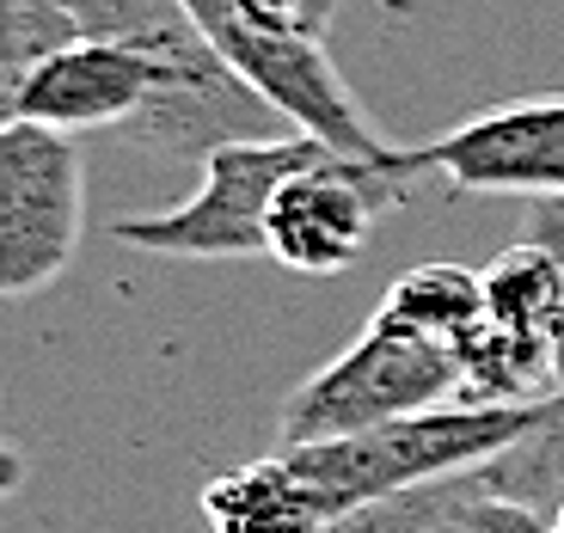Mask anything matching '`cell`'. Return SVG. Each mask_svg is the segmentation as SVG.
<instances>
[{
    "mask_svg": "<svg viewBox=\"0 0 564 533\" xmlns=\"http://www.w3.org/2000/svg\"><path fill=\"white\" fill-rule=\"evenodd\" d=\"M86 37L135 43L160 62L154 99L123 129L129 148L166 160H209L227 141H276L295 135L240 74L215 56V43L191 19L184 0H68Z\"/></svg>",
    "mask_w": 564,
    "mask_h": 533,
    "instance_id": "6da1fadb",
    "label": "cell"
},
{
    "mask_svg": "<svg viewBox=\"0 0 564 533\" xmlns=\"http://www.w3.org/2000/svg\"><path fill=\"white\" fill-rule=\"evenodd\" d=\"M546 405H436L417 411V417L381 423V429L338 435V442H301V448L282 454L332 497L338 515H350L362 503L430 491V485H448V478L491 466L497 454H509L516 442H528L540 429Z\"/></svg>",
    "mask_w": 564,
    "mask_h": 533,
    "instance_id": "7a4b0ae2",
    "label": "cell"
},
{
    "mask_svg": "<svg viewBox=\"0 0 564 533\" xmlns=\"http://www.w3.org/2000/svg\"><path fill=\"white\" fill-rule=\"evenodd\" d=\"M436 405H460V362L448 344L417 337L411 325L387 319L381 307L325 368H313L276 411V448L338 442L381 423L417 417Z\"/></svg>",
    "mask_w": 564,
    "mask_h": 533,
    "instance_id": "3957f363",
    "label": "cell"
},
{
    "mask_svg": "<svg viewBox=\"0 0 564 533\" xmlns=\"http://www.w3.org/2000/svg\"><path fill=\"white\" fill-rule=\"evenodd\" d=\"M184 7L203 25V37L215 43V56L240 74L295 135L319 141L344 160H375V166L393 154V141L368 123V111L356 105L350 80L338 74V62L319 37L270 31L258 19H246L234 0H184Z\"/></svg>",
    "mask_w": 564,
    "mask_h": 533,
    "instance_id": "277c9868",
    "label": "cell"
},
{
    "mask_svg": "<svg viewBox=\"0 0 564 533\" xmlns=\"http://www.w3.org/2000/svg\"><path fill=\"white\" fill-rule=\"evenodd\" d=\"M319 141L276 135V141H227L209 160H197V191L154 215H117L111 239L160 258H264V221L270 203L301 166H313Z\"/></svg>",
    "mask_w": 564,
    "mask_h": 533,
    "instance_id": "5b68a950",
    "label": "cell"
},
{
    "mask_svg": "<svg viewBox=\"0 0 564 533\" xmlns=\"http://www.w3.org/2000/svg\"><path fill=\"white\" fill-rule=\"evenodd\" d=\"M86 166L74 135L43 123L0 129V301L43 295L80 252Z\"/></svg>",
    "mask_w": 564,
    "mask_h": 533,
    "instance_id": "8992f818",
    "label": "cell"
},
{
    "mask_svg": "<svg viewBox=\"0 0 564 533\" xmlns=\"http://www.w3.org/2000/svg\"><path fill=\"white\" fill-rule=\"evenodd\" d=\"M399 148V141H393ZM411 172H399V160H344L319 154L313 166H301L295 178L276 191L264 221V258H276L295 276H344L356 258L368 252L375 221L393 203H405Z\"/></svg>",
    "mask_w": 564,
    "mask_h": 533,
    "instance_id": "52a82bcc",
    "label": "cell"
},
{
    "mask_svg": "<svg viewBox=\"0 0 564 533\" xmlns=\"http://www.w3.org/2000/svg\"><path fill=\"white\" fill-rule=\"evenodd\" d=\"M399 172H436L460 197H528L564 203V93L509 99L454 123L448 135L393 148Z\"/></svg>",
    "mask_w": 564,
    "mask_h": 533,
    "instance_id": "ba28073f",
    "label": "cell"
},
{
    "mask_svg": "<svg viewBox=\"0 0 564 533\" xmlns=\"http://www.w3.org/2000/svg\"><path fill=\"white\" fill-rule=\"evenodd\" d=\"M154 86H160V62L141 56L135 43L80 37L68 50H56L19 86V117L56 129V135H86V129L123 135L141 117V105L154 99Z\"/></svg>",
    "mask_w": 564,
    "mask_h": 533,
    "instance_id": "9c48e42d",
    "label": "cell"
},
{
    "mask_svg": "<svg viewBox=\"0 0 564 533\" xmlns=\"http://www.w3.org/2000/svg\"><path fill=\"white\" fill-rule=\"evenodd\" d=\"M203 521L209 533H332L338 509L301 472L289 454H258L246 466H227L203 485Z\"/></svg>",
    "mask_w": 564,
    "mask_h": 533,
    "instance_id": "30bf717a",
    "label": "cell"
},
{
    "mask_svg": "<svg viewBox=\"0 0 564 533\" xmlns=\"http://www.w3.org/2000/svg\"><path fill=\"white\" fill-rule=\"evenodd\" d=\"M454 362H460V405H546V399H558L552 337H528L497 319H479L454 344Z\"/></svg>",
    "mask_w": 564,
    "mask_h": 533,
    "instance_id": "8fae6325",
    "label": "cell"
},
{
    "mask_svg": "<svg viewBox=\"0 0 564 533\" xmlns=\"http://www.w3.org/2000/svg\"><path fill=\"white\" fill-rule=\"evenodd\" d=\"M479 282H485V319L558 344V331H564V258L552 246L522 233L509 252H497L479 270Z\"/></svg>",
    "mask_w": 564,
    "mask_h": 533,
    "instance_id": "7c38bea8",
    "label": "cell"
},
{
    "mask_svg": "<svg viewBox=\"0 0 564 533\" xmlns=\"http://www.w3.org/2000/svg\"><path fill=\"white\" fill-rule=\"evenodd\" d=\"M381 313L454 350L485 319V282H479V270H466V264H417L387 289Z\"/></svg>",
    "mask_w": 564,
    "mask_h": 533,
    "instance_id": "4fadbf2b",
    "label": "cell"
},
{
    "mask_svg": "<svg viewBox=\"0 0 564 533\" xmlns=\"http://www.w3.org/2000/svg\"><path fill=\"white\" fill-rule=\"evenodd\" d=\"M479 478H485V491L534 503L540 515H558V503H564V393L546 405L540 429L528 442H516L509 454H497L491 466H479Z\"/></svg>",
    "mask_w": 564,
    "mask_h": 533,
    "instance_id": "5bb4252c",
    "label": "cell"
},
{
    "mask_svg": "<svg viewBox=\"0 0 564 533\" xmlns=\"http://www.w3.org/2000/svg\"><path fill=\"white\" fill-rule=\"evenodd\" d=\"M80 19L68 0H0V86H25L43 62L80 43Z\"/></svg>",
    "mask_w": 564,
    "mask_h": 533,
    "instance_id": "9a60e30c",
    "label": "cell"
},
{
    "mask_svg": "<svg viewBox=\"0 0 564 533\" xmlns=\"http://www.w3.org/2000/svg\"><path fill=\"white\" fill-rule=\"evenodd\" d=\"M423 533H552V515H540L534 503L485 491V478L466 472L460 485H454V497L442 503V515Z\"/></svg>",
    "mask_w": 564,
    "mask_h": 533,
    "instance_id": "2e32d148",
    "label": "cell"
},
{
    "mask_svg": "<svg viewBox=\"0 0 564 533\" xmlns=\"http://www.w3.org/2000/svg\"><path fill=\"white\" fill-rule=\"evenodd\" d=\"M234 7L270 31H295V37H319V43L338 19V0H234Z\"/></svg>",
    "mask_w": 564,
    "mask_h": 533,
    "instance_id": "e0dca14e",
    "label": "cell"
},
{
    "mask_svg": "<svg viewBox=\"0 0 564 533\" xmlns=\"http://www.w3.org/2000/svg\"><path fill=\"white\" fill-rule=\"evenodd\" d=\"M25 485V454L13 448V442H0V503Z\"/></svg>",
    "mask_w": 564,
    "mask_h": 533,
    "instance_id": "ac0fdd59",
    "label": "cell"
},
{
    "mask_svg": "<svg viewBox=\"0 0 564 533\" xmlns=\"http://www.w3.org/2000/svg\"><path fill=\"white\" fill-rule=\"evenodd\" d=\"M552 533H564V503H558V515H552Z\"/></svg>",
    "mask_w": 564,
    "mask_h": 533,
    "instance_id": "d6986e66",
    "label": "cell"
}]
</instances>
